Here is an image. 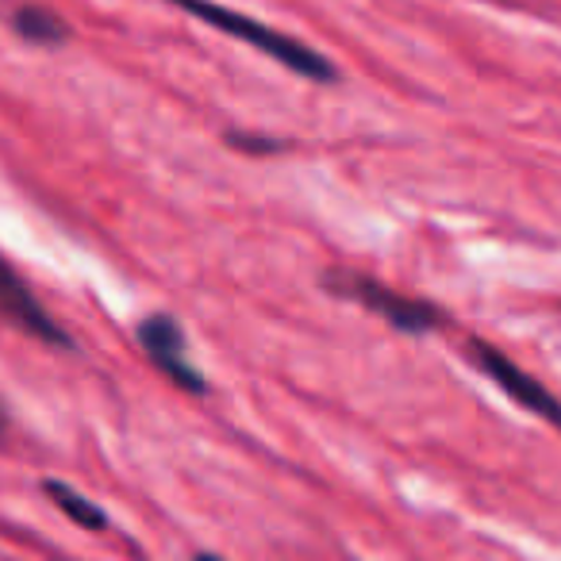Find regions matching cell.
Returning a JSON list of instances; mask_svg holds the SVG:
<instances>
[{
  "label": "cell",
  "instance_id": "2",
  "mask_svg": "<svg viewBox=\"0 0 561 561\" xmlns=\"http://www.w3.org/2000/svg\"><path fill=\"white\" fill-rule=\"evenodd\" d=\"M323 289L339 300H351V305L366 308V312L381 316L389 328L404 331V335H431V331H443L450 323V316L438 305L423 297H408V293L389 289L385 280L369 277L362 270H343V265H331L323 273Z\"/></svg>",
  "mask_w": 561,
  "mask_h": 561
},
{
  "label": "cell",
  "instance_id": "6",
  "mask_svg": "<svg viewBox=\"0 0 561 561\" xmlns=\"http://www.w3.org/2000/svg\"><path fill=\"white\" fill-rule=\"evenodd\" d=\"M12 27L32 47H62L70 39V24L62 16H55L50 9H43V4H20L12 12Z\"/></svg>",
  "mask_w": 561,
  "mask_h": 561
},
{
  "label": "cell",
  "instance_id": "7",
  "mask_svg": "<svg viewBox=\"0 0 561 561\" xmlns=\"http://www.w3.org/2000/svg\"><path fill=\"white\" fill-rule=\"evenodd\" d=\"M43 492L50 496V504L58 507V512L66 515L70 523H78V527H85V530H108V515L101 512V507L93 504L89 496H81L73 484H66V481H55V477H47L43 481Z\"/></svg>",
  "mask_w": 561,
  "mask_h": 561
},
{
  "label": "cell",
  "instance_id": "8",
  "mask_svg": "<svg viewBox=\"0 0 561 561\" xmlns=\"http://www.w3.org/2000/svg\"><path fill=\"white\" fill-rule=\"evenodd\" d=\"M227 139V147H234V150H242V154H280V150H289L293 142H285V139H277V135H254V131H227L224 135Z\"/></svg>",
  "mask_w": 561,
  "mask_h": 561
},
{
  "label": "cell",
  "instance_id": "4",
  "mask_svg": "<svg viewBox=\"0 0 561 561\" xmlns=\"http://www.w3.org/2000/svg\"><path fill=\"white\" fill-rule=\"evenodd\" d=\"M139 346L142 354L150 358V366L162 369L178 389L193 392V397H204L208 392V381H204L201 369L188 362V343H185V331L173 316L154 312L139 323Z\"/></svg>",
  "mask_w": 561,
  "mask_h": 561
},
{
  "label": "cell",
  "instance_id": "3",
  "mask_svg": "<svg viewBox=\"0 0 561 561\" xmlns=\"http://www.w3.org/2000/svg\"><path fill=\"white\" fill-rule=\"evenodd\" d=\"M469 358H473V366L481 369L504 397H512L523 412L538 415L542 423H550V427L561 431V400L553 397L538 377H530L523 366H515L500 346H489V343H481V339H469Z\"/></svg>",
  "mask_w": 561,
  "mask_h": 561
},
{
  "label": "cell",
  "instance_id": "5",
  "mask_svg": "<svg viewBox=\"0 0 561 561\" xmlns=\"http://www.w3.org/2000/svg\"><path fill=\"white\" fill-rule=\"evenodd\" d=\"M4 320H9L12 328L24 331V335L39 339V343L58 346V351H70V346H73L70 331L58 328V323L50 320L47 308L32 297V289H27L24 277H20L12 265L4 270Z\"/></svg>",
  "mask_w": 561,
  "mask_h": 561
},
{
  "label": "cell",
  "instance_id": "1",
  "mask_svg": "<svg viewBox=\"0 0 561 561\" xmlns=\"http://www.w3.org/2000/svg\"><path fill=\"white\" fill-rule=\"evenodd\" d=\"M170 4H178L181 12H188V16L201 20V24L219 27V32H227L231 39L262 50L265 58L280 62L285 70L297 73V78L320 81V85L339 81V70L331 66L328 55H320V50L308 47V43L293 39V35L277 32V27L262 24V20L247 16V12H234V9H227V4H216V0H170Z\"/></svg>",
  "mask_w": 561,
  "mask_h": 561
}]
</instances>
